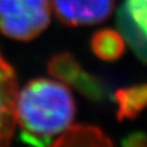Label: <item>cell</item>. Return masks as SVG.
Returning <instances> with one entry per match:
<instances>
[{"label":"cell","mask_w":147,"mask_h":147,"mask_svg":"<svg viewBox=\"0 0 147 147\" xmlns=\"http://www.w3.org/2000/svg\"><path fill=\"white\" fill-rule=\"evenodd\" d=\"M53 146L60 147H76V146H112L113 142L100 130L93 125H74L69 126L63 134L55 140Z\"/></svg>","instance_id":"7"},{"label":"cell","mask_w":147,"mask_h":147,"mask_svg":"<svg viewBox=\"0 0 147 147\" xmlns=\"http://www.w3.org/2000/svg\"><path fill=\"white\" fill-rule=\"evenodd\" d=\"M55 16L67 26L100 24L112 15L114 0H50Z\"/></svg>","instance_id":"4"},{"label":"cell","mask_w":147,"mask_h":147,"mask_svg":"<svg viewBox=\"0 0 147 147\" xmlns=\"http://www.w3.org/2000/svg\"><path fill=\"white\" fill-rule=\"evenodd\" d=\"M92 52L104 61H114L123 55L125 50V40L118 31L103 28L97 31L91 38Z\"/></svg>","instance_id":"9"},{"label":"cell","mask_w":147,"mask_h":147,"mask_svg":"<svg viewBox=\"0 0 147 147\" xmlns=\"http://www.w3.org/2000/svg\"><path fill=\"white\" fill-rule=\"evenodd\" d=\"M119 120L134 119L147 108V84L120 88L114 93Z\"/></svg>","instance_id":"8"},{"label":"cell","mask_w":147,"mask_h":147,"mask_svg":"<svg viewBox=\"0 0 147 147\" xmlns=\"http://www.w3.org/2000/svg\"><path fill=\"white\" fill-rule=\"evenodd\" d=\"M15 112L21 141L43 147L71 125L75 102L61 81L34 79L17 92Z\"/></svg>","instance_id":"1"},{"label":"cell","mask_w":147,"mask_h":147,"mask_svg":"<svg viewBox=\"0 0 147 147\" xmlns=\"http://www.w3.org/2000/svg\"><path fill=\"white\" fill-rule=\"evenodd\" d=\"M17 82L12 66L0 53V146L9 145L16 126Z\"/></svg>","instance_id":"5"},{"label":"cell","mask_w":147,"mask_h":147,"mask_svg":"<svg viewBox=\"0 0 147 147\" xmlns=\"http://www.w3.org/2000/svg\"><path fill=\"white\" fill-rule=\"evenodd\" d=\"M49 0H0V32L15 40H31L50 21Z\"/></svg>","instance_id":"2"},{"label":"cell","mask_w":147,"mask_h":147,"mask_svg":"<svg viewBox=\"0 0 147 147\" xmlns=\"http://www.w3.org/2000/svg\"><path fill=\"white\" fill-rule=\"evenodd\" d=\"M123 145L127 147H146L147 135L144 132H132L123 140Z\"/></svg>","instance_id":"10"},{"label":"cell","mask_w":147,"mask_h":147,"mask_svg":"<svg viewBox=\"0 0 147 147\" xmlns=\"http://www.w3.org/2000/svg\"><path fill=\"white\" fill-rule=\"evenodd\" d=\"M48 72L65 85H70L80 91L86 98L100 100L105 90L98 77L85 71L76 58L70 53H59L49 59Z\"/></svg>","instance_id":"3"},{"label":"cell","mask_w":147,"mask_h":147,"mask_svg":"<svg viewBox=\"0 0 147 147\" xmlns=\"http://www.w3.org/2000/svg\"><path fill=\"white\" fill-rule=\"evenodd\" d=\"M119 25L135 52L147 61V0H125Z\"/></svg>","instance_id":"6"}]
</instances>
